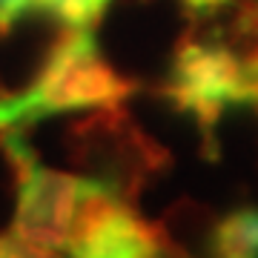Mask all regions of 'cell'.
<instances>
[{
    "instance_id": "6da1fadb",
    "label": "cell",
    "mask_w": 258,
    "mask_h": 258,
    "mask_svg": "<svg viewBox=\"0 0 258 258\" xmlns=\"http://www.w3.org/2000/svg\"><path fill=\"white\" fill-rule=\"evenodd\" d=\"M132 89L135 83L120 78L101 57L92 29L69 26L26 92L0 98V132L23 129L52 112L118 106Z\"/></svg>"
},
{
    "instance_id": "5b68a950",
    "label": "cell",
    "mask_w": 258,
    "mask_h": 258,
    "mask_svg": "<svg viewBox=\"0 0 258 258\" xmlns=\"http://www.w3.org/2000/svg\"><path fill=\"white\" fill-rule=\"evenodd\" d=\"M72 132V158L92 169V181L103 184L123 201L138 192L147 169L164 164V152L132 126V120L120 112V103L106 106L103 115L89 118Z\"/></svg>"
},
{
    "instance_id": "9c48e42d",
    "label": "cell",
    "mask_w": 258,
    "mask_h": 258,
    "mask_svg": "<svg viewBox=\"0 0 258 258\" xmlns=\"http://www.w3.org/2000/svg\"><path fill=\"white\" fill-rule=\"evenodd\" d=\"M184 3L195 18H210V15H215L218 9H224L230 0H184Z\"/></svg>"
},
{
    "instance_id": "8992f818",
    "label": "cell",
    "mask_w": 258,
    "mask_h": 258,
    "mask_svg": "<svg viewBox=\"0 0 258 258\" xmlns=\"http://www.w3.org/2000/svg\"><path fill=\"white\" fill-rule=\"evenodd\" d=\"M218 255H258V210H238L221 218L212 232Z\"/></svg>"
},
{
    "instance_id": "52a82bcc",
    "label": "cell",
    "mask_w": 258,
    "mask_h": 258,
    "mask_svg": "<svg viewBox=\"0 0 258 258\" xmlns=\"http://www.w3.org/2000/svg\"><path fill=\"white\" fill-rule=\"evenodd\" d=\"M109 0H35V9L49 12L52 18L63 20L66 26L92 29V23L103 15Z\"/></svg>"
},
{
    "instance_id": "7a4b0ae2",
    "label": "cell",
    "mask_w": 258,
    "mask_h": 258,
    "mask_svg": "<svg viewBox=\"0 0 258 258\" xmlns=\"http://www.w3.org/2000/svg\"><path fill=\"white\" fill-rule=\"evenodd\" d=\"M0 138L18 172V215L12 235L29 255H49L69 247L83 178L40 166L20 138V129H6Z\"/></svg>"
},
{
    "instance_id": "3957f363",
    "label": "cell",
    "mask_w": 258,
    "mask_h": 258,
    "mask_svg": "<svg viewBox=\"0 0 258 258\" xmlns=\"http://www.w3.org/2000/svg\"><path fill=\"white\" fill-rule=\"evenodd\" d=\"M166 95L178 109L189 112L198 120L204 135H210L227 106L249 103L244 57L221 40L184 37L175 49Z\"/></svg>"
},
{
    "instance_id": "ba28073f",
    "label": "cell",
    "mask_w": 258,
    "mask_h": 258,
    "mask_svg": "<svg viewBox=\"0 0 258 258\" xmlns=\"http://www.w3.org/2000/svg\"><path fill=\"white\" fill-rule=\"evenodd\" d=\"M29 9H35V0H0V35L9 32L12 23L20 20Z\"/></svg>"
},
{
    "instance_id": "277c9868",
    "label": "cell",
    "mask_w": 258,
    "mask_h": 258,
    "mask_svg": "<svg viewBox=\"0 0 258 258\" xmlns=\"http://www.w3.org/2000/svg\"><path fill=\"white\" fill-rule=\"evenodd\" d=\"M172 241L164 227L147 224L135 215L132 204L118 198L103 184L83 178L75 224L69 235L72 255H161L172 252Z\"/></svg>"
}]
</instances>
